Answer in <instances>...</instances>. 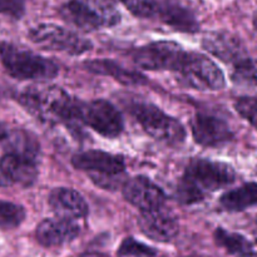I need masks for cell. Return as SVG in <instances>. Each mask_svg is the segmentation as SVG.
I'll use <instances>...</instances> for the list:
<instances>
[{"label": "cell", "instance_id": "7", "mask_svg": "<svg viewBox=\"0 0 257 257\" xmlns=\"http://www.w3.org/2000/svg\"><path fill=\"white\" fill-rule=\"evenodd\" d=\"M72 165L77 170L89 172L92 180L98 186L113 188L117 186V178L124 172L123 157L103 151H85L73 156Z\"/></svg>", "mask_w": 257, "mask_h": 257}, {"label": "cell", "instance_id": "26", "mask_svg": "<svg viewBox=\"0 0 257 257\" xmlns=\"http://www.w3.org/2000/svg\"><path fill=\"white\" fill-rule=\"evenodd\" d=\"M125 8L136 17L151 18L157 15L160 4L155 0H120Z\"/></svg>", "mask_w": 257, "mask_h": 257}, {"label": "cell", "instance_id": "6", "mask_svg": "<svg viewBox=\"0 0 257 257\" xmlns=\"http://www.w3.org/2000/svg\"><path fill=\"white\" fill-rule=\"evenodd\" d=\"M29 39L45 50L70 55L84 54L92 49V43L88 39L52 23H42L33 27L29 30Z\"/></svg>", "mask_w": 257, "mask_h": 257}, {"label": "cell", "instance_id": "5", "mask_svg": "<svg viewBox=\"0 0 257 257\" xmlns=\"http://www.w3.org/2000/svg\"><path fill=\"white\" fill-rule=\"evenodd\" d=\"M60 17L82 30H97L115 25L120 19L115 5H97L88 0H69L59 9Z\"/></svg>", "mask_w": 257, "mask_h": 257}, {"label": "cell", "instance_id": "4", "mask_svg": "<svg viewBox=\"0 0 257 257\" xmlns=\"http://www.w3.org/2000/svg\"><path fill=\"white\" fill-rule=\"evenodd\" d=\"M131 113L141 127L155 140L168 146H180L186 140V130L180 120L166 114L163 110L148 103L131 107Z\"/></svg>", "mask_w": 257, "mask_h": 257}, {"label": "cell", "instance_id": "22", "mask_svg": "<svg viewBox=\"0 0 257 257\" xmlns=\"http://www.w3.org/2000/svg\"><path fill=\"white\" fill-rule=\"evenodd\" d=\"M232 82L238 85L256 87L257 85V59L245 58L235 64Z\"/></svg>", "mask_w": 257, "mask_h": 257}, {"label": "cell", "instance_id": "25", "mask_svg": "<svg viewBox=\"0 0 257 257\" xmlns=\"http://www.w3.org/2000/svg\"><path fill=\"white\" fill-rule=\"evenodd\" d=\"M157 251L142 242H138L135 238L128 237L123 240L118 248L119 257H155Z\"/></svg>", "mask_w": 257, "mask_h": 257}, {"label": "cell", "instance_id": "33", "mask_svg": "<svg viewBox=\"0 0 257 257\" xmlns=\"http://www.w3.org/2000/svg\"><path fill=\"white\" fill-rule=\"evenodd\" d=\"M99 257H100V256H99Z\"/></svg>", "mask_w": 257, "mask_h": 257}, {"label": "cell", "instance_id": "18", "mask_svg": "<svg viewBox=\"0 0 257 257\" xmlns=\"http://www.w3.org/2000/svg\"><path fill=\"white\" fill-rule=\"evenodd\" d=\"M85 69L94 74L107 75L114 78L119 83L125 85L145 84L146 77L135 70H128L124 67L110 59H93L84 63Z\"/></svg>", "mask_w": 257, "mask_h": 257}, {"label": "cell", "instance_id": "29", "mask_svg": "<svg viewBox=\"0 0 257 257\" xmlns=\"http://www.w3.org/2000/svg\"><path fill=\"white\" fill-rule=\"evenodd\" d=\"M9 185H12V182H10V181L8 180L2 172H0V187H5V186H9Z\"/></svg>", "mask_w": 257, "mask_h": 257}, {"label": "cell", "instance_id": "10", "mask_svg": "<svg viewBox=\"0 0 257 257\" xmlns=\"http://www.w3.org/2000/svg\"><path fill=\"white\" fill-rule=\"evenodd\" d=\"M186 53L178 43L161 40L136 50L133 60L146 70H177Z\"/></svg>", "mask_w": 257, "mask_h": 257}, {"label": "cell", "instance_id": "15", "mask_svg": "<svg viewBox=\"0 0 257 257\" xmlns=\"http://www.w3.org/2000/svg\"><path fill=\"white\" fill-rule=\"evenodd\" d=\"M37 240L45 247H55L70 242L79 235V226L64 218H47L37 227Z\"/></svg>", "mask_w": 257, "mask_h": 257}, {"label": "cell", "instance_id": "30", "mask_svg": "<svg viewBox=\"0 0 257 257\" xmlns=\"http://www.w3.org/2000/svg\"><path fill=\"white\" fill-rule=\"evenodd\" d=\"M7 135H8V133H7V130H5L4 125H3L2 123H0V141L4 140V138L7 137Z\"/></svg>", "mask_w": 257, "mask_h": 257}, {"label": "cell", "instance_id": "24", "mask_svg": "<svg viewBox=\"0 0 257 257\" xmlns=\"http://www.w3.org/2000/svg\"><path fill=\"white\" fill-rule=\"evenodd\" d=\"M25 211L17 203L0 200V228H15L24 221Z\"/></svg>", "mask_w": 257, "mask_h": 257}, {"label": "cell", "instance_id": "13", "mask_svg": "<svg viewBox=\"0 0 257 257\" xmlns=\"http://www.w3.org/2000/svg\"><path fill=\"white\" fill-rule=\"evenodd\" d=\"M202 47L226 63H238L245 59L246 50L240 38L226 30L210 32L203 37Z\"/></svg>", "mask_w": 257, "mask_h": 257}, {"label": "cell", "instance_id": "12", "mask_svg": "<svg viewBox=\"0 0 257 257\" xmlns=\"http://www.w3.org/2000/svg\"><path fill=\"white\" fill-rule=\"evenodd\" d=\"M196 143L203 147H220L232 140V131L223 119L198 113L190 123Z\"/></svg>", "mask_w": 257, "mask_h": 257}, {"label": "cell", "instance_id": "21", "mask_svg": "<svg viewBox=\"0 0 257 257\" xmlns=\"http://www.w3.org/2000/svg\"><path fill=\"white\" fill-rule=\"evenodd\" d=\"M216 243L220 247L225 248L228 253L232 255H238L240 257L247 256L253 253V246L250 241L242 235H238L235 232H228V231L223 230V228H217L215 231Z\"/></svg>", "mask_w": 257, "mask_h": 257}, {"label": "cell", "instance_id": "1", "mask_svg": "<svg viewBox=\"0 0 257 257\" xmlns=\"http://www.w3.org/2000/svg\"><path fill=\"white\" fill-rule=\"evenodd\" d=\"M23 107L48 124L78 120L79 102L57 85H32L19 97Z\"/></svg>", "mask_w": 257, "mask_h": 257}, {"label": "cell", "instance_id": "20", "mask_svg": "<svg viewBox=\"0 0 257 257\" xmlns=\"http://www.w3.org/2000/svg\"><path fill=\"white\" fill-rule=\"evenodd\" d=\"M157 15L162 22L182 32H197L198 23L192 13L180 5L163 4L158 7Z\"/></svg>", "mask_w": 257, "mask_h": 257}, {"label": "cell", "instance_id": "16", "mask_svg": "<svg viewBox=\"0 0 257 257\" xmlns=\"http://www.w3.org/2000/svg\"><path fill=\"white\" fill-rule=\"evenodd\" d=\"M49 205L57 217L75 221L88 215L84 197L72 188H55L49 195Z\"/></svg>", "mask_w": 257, "mask_h": 257}, {"label": "cell", "instance_id": "11", "mask_svg": "<svg viewBox=\"0 0 257 257\" xmlns=\"http://www.w3.org/2000/svg\"><path fill=\"white\" fill-rule=\"evenodd\" d=\"M123 196L132 206L142 212L158 210L166 202L162 188L145 176H136L123 186Z\"/></svg>", "mask_w": 257, "mask_h": 257}, {"label": "cell", "instance_id": "32", "mask_svg": "<svg viewBox=\"0 0 257 257\" xmlns=\"http://www.w3.org/2000/svg\"><path fill=\"white\" fill-rule=\"evenodd\" d=\"M242 257H257V253H251V255H247V256H242Z\"/></svg>", "mask_w": 257, "mask_h": 257}, {"label": "cell", "instance_id": "2", "mask_svg": "<svg viewBox=\"0 0 257 257\" xmlns=\"http://www.w3.org/2000/svg\"><path fill=\"white\" fill-rule=\"evenodd\" d=\"M231 166L210 160H195L190 163L177 188V198L185 205L198 202L206 192H213L235 181Z\"/></svg>", "mask_w": 257, "mask_h": 257}, {"label": "cell", "instance_id": "14", "mask_svg": "<svg viewBox=\"0 0 257 257\" xmlns=\"http://www.w3.org/2000/svg\"><path fill=\"white\" fill-rule=\"evenodd\" d=\"M138 225H140L141 231L147 237L158 242H170L178 235V231H180V226L176 217L161 208L142 212L138 220Z\"/></svg>", "mask_w": 257, "mask_h": 257}, {"label": "cell", "instance_id": "23", "mask_svg": "<svg viewBox=\"0 0 257 257\" xmlns=\"http://www.w3.org/2000/svg\"><path fill=\"white\" fill-rule=\"evenodd\" d=\"M10 152L35 161L38 156V145L24 132H15L9 140Z\"/></svg>", "mask_w": 257, "mask_h": 257}, {"label": "cell", "instance_id": "3", "mask_svg": "<svg viewBox=\"0 0 257 257\" xmlns=\"http://www.w3.org/2000/svg\"><path fill=\"white\" fill-rule=\"evenodd\" d=\"M0 60L7 72L17 79H52L59 72L54 62L12 43L0 44Z\"/></svg>", "mask_w": 257, "mask_h": 257}, {"label": "cell", "instance_id": "27", "mask_svg": "<svg viewBox=\"0 0 257 257\" xmlns=\"http://www.w3.org/2000/svg\"><path fill=\"white\" fill-rule=\"evenodd\" d=\"M235 108L238 114L242 115L257 130V98H240L235 103Z\"/></svg>", "mask_w": 257, "mask_h": 257}, {"label": "cell", "instance_id": "28", "mask_svg": "<svg viewBox=\"0 0 257 257\" xmlns=\"http://www.w3.org/2000/svg\"><path fill=\"white\" fill-rule=\"evenodd\" d=\"M24 10L23 0H0V14L19 19L24 14Z\"/></svg>", "mask_w": 257, "mask_h": 257}, {"label": "cell", "instance_id": "9", "mask_svg": "<svg viewBox=\"0 0 257 257\" xmlns=\"http://www.w3.org/2000/svg\"><path fill=\"white\" fill-rule=\"evenodd\" d=\"M78 120L107 138L118 137L123 131V118L119 110L104 99H95L88 103L79 102Z\"/></svg>", "mask_w": 257, "mask_h": 257}, {"label": "cell", "instance_id": "19", "mask_svg": "<svg viewBox=\"0 0 257 257\" xmlns=\"http://www.w3.org/2000/svg\"><path fill=\"white\" fill-rule=\"evenodd\" d=\"M221 207L226 211L237 212L257 206V183H246L241 187L223 193L220 198Z\"/></svg>", "mask_w": 257, "mask_h": 257}, {"label": "cell", "instance_id": "31", "mask_svg": "<svg viewBox=\"0 0 257 257\" xmlns=\"http://www.w3.org/2000/svg\"><path fill=\"white\" fill-rule=\"evenodd\" d=\"M253 25H255V28L257 29V12H256L255 17H253Z\"/></svg>", "mask_w": 257, "mask_h": 257}, {"label": "cell", "instance_id": "8", "mask_svg": "<svg viewBox=\"0 0 257 257\" xmlns=\"http://www.w3.org/2000/svg\"><path fill=\"white\" fill-rule=\"evenodd\" d=\"M176 72L190 87L201 90H220L226 85L225 74L213 60L198 53H186Z\"/></svg>", "mask_w": 257, "mask_h": 257}, {"label": "cell", "instance_id": "17", "mask_svg": "<svg viewBox=\"0 0 257 257\" xmlns=\"http://www.w3.org/2000/svg\"><path fill=\"white\" fill-rule=\"evenodd\" d=\"M0 172L12 183L23 186L33 185L38 176L34 160L14 153H7L0 160Z\"/></svg>", "mask_w": 257, "mask_h": 257}]
</instances>
